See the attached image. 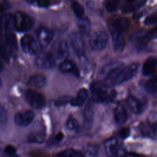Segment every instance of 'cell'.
I'll return each mask as SVG.
<instances>
[{
	"mask_svg": "<svg viewBox=\"0 0 157 157\" xmlns=\"http://www.w3.org/2000/svg\"><path fill=\"white\" fill-rule=\"evenodd\" d=\"M138 68L139 64L136 63H131L126 66L116 63L109 71L105 77V84L107 86H114L128 81L136 75Z\"/></svg>",
	"mask_w": 157,
	"mask_h": 157,
	"instance_id": "6da1fadb",
	"label": "cell"
},
{
	"mask_svg": "<svg viewBox=\"0 0 157 157\" xmlns=\"http://www.w3.org/2000/svg\"><path fill=\"white\" fill-rule=\"evenodd\" d=\"M90 88L92 98L96 102H108L115 96V93L113 91H109L107 86L100 82H93Z\"/></svg>",
	"mask_w": 157,
	"mask_h": 157,
	"instance_id": "7a4b0ae2",
	"label": "cell"
},
{
	"mask_svg": "<svg viewBox=\"0 0 157 157\" xmlns=\"http://www.w3.org/2000/svg\"><path fill=\"white\" fill-rule=\"evenodd\" d=\"M49 52L56 64L58 62L61 63L66 59L68 55V45L65 40H58L53 44Z\"/></svg>",
	"mask_w": 157,
	"mask_h": 157,
	"instance_id": "3957f363",
	"label": "cell"
},
{
	"mask_svg": "<svg viewBox=\"0 0 157 157\" xmlns=\"http://www.w3.org/2000/svg\"><path fill=\"white\" fill-rule=\"evenodd\" d=\"M108 40V36L104 31H96L91 36L90 45L93 50L101 51L106 47Z\"/></svg>",
	"mask_w": 157,
	"mask_h": 157,
	"instance_id": "277c9868",
	"label": "cell"
},
{
	"mask_svg": "<svg viewBox=\"0 0 157 157\" xmlns=\"http://www.w3.org/2000/svg\"><path fill=\"white\" fill-rule=\"evenodd\" d=\"M69 39L75 55L78 58L82 57L84 55L85 43L82 34L78 32H74L70 34Z\"/></svg>",
	"mask_w": 157,
	"mask_h": 157,
	"instance_id": "5b68a950",
	"label": "cell"
},
{
	"mask_svg": "<svg viewBox=\"0 0 157 157\" xmlns=\"http://www.w3.org/2000/svg\"><path fill=\"white\" fill-rule=\"evenodd\" d=\"M25 98L26 102L34 109H41L45 105V99L40 93L29 90L25 92Z\"/></svg>",
	"mask_w": 157,
	"mask_h": 157,
	"instance_id": "8992f818",
	"label": "cell"
},
{
	"mask_svg": "<svg viewBox=\"0 0 157 157\" xmlns=\"http://www.w3.org/2000/svg\"><path fill=\"white\" fill-rule=\"evenodd\" d=\"M15 28L20 32L29 30L33 25L32 20L28 15L23 12H17L13 16Z\"/></svg>",
	"mask_w": 157,
	"mask_h": 157,
	"instance_id": "52a82bcc",
	"label": "cell"
},
{
	"mask_svg": "<svg viewBox=\"0 0 157 157\" xmlns=\"http://www.w3.org/2000/svg\"><path fill=\"white\" fill-rule=\"evenodd\" d=\"M112 39L113 48L115 52H121L124 47L125 40L123 32L115 28L110 26Z\"/></svg>",
	"mask_w": 157,
	"mask_h": 157,
	"instance_id": "ba28073f",
	"label": "cell"
},
{
	"mask_svg": "<svg viewBox=\"0 0 157 157\" xmlns=\"http://www.w3.org/2000/svg\"><path fill=\"white\" fill-rule=\"evenodd\" d=\"M21 47L24 52L29 55H34L37 53L38 47L34 38L29 34L22 37L20 41Z\"/></svg>",
	"mask_w": 157,
	"mask_h": 157,
	"instance_id": "9c48e42d",
	"label": "cell"
},
{
	"mask_svg": "<svg viewBox=\"0 0 157 157\" xmlns=\"http://www.w3.org/2000/svg\"><path fill=\"white\" fill-rule=\"evenodd\" d=\"M34 118L33 111L28 110L24 112L17 113L14 117L15 123L21 127H26L29 125Z\"/></svg>",
	"mask_w": 157,
	"mask_h": 157,
	"instance_id": "30bf717a",
	"label": "cell"
},
{
	"mask_svg": "<svg viewBox=\"0 0 157 157\" xmlns=\"http://www.w3.org/2000/svg\"><path fill=\"white\" fill-rule=\"evenodd\" d=\"M53 37V32L45 27H40L37 31V39L39 45L42 48L47 47Z\"/></svg>",
	"mask_w": 157,
	"mask_h": 157,
	"instance_id": "8fae6325",
	"label": "cell"
},
{
	"mask_svg": "<svg viewBox=\"0 0 157 157\" xmlns=\"http://www.w3.org/2000/svg\"><path fill=\"white\" fill-rule=\"evenodd\" d=\"M36 62L38 67L43 69H50L56 64L49 52L40 53L36 58Z\"/></svg>",
	"mask_w": 157,
	"mask_h": 157,
	"instance_id": "7c38bea8",
	"label": "cell"
},
{
	"mask_svg": "<svg viewBox=\"0 0 157 157\" xmlns=\"http://www.w3.org/2000/svg\"><path fill=\"white\" fill-rule=\"evenodd\" d=\"M126 103L130 110L134 114H140L145 109V103L134 96H128Z\"/></svg>",
	"mask_w": 157,
	"mask_h": 157,
	"instance_id": "4fadbf2b",
	"label": "cell"
},
{
	"mask_svg": "<svg viewBox=\"0 0 157 157\" xmlns=\"http://www.w3.org/2000/svg\"><path fill=\"white\" fill-rule=\"evenodd\" d=\"M105 153L109 157L117 156L119 151V143L117 137H111L104 142Z\"/></svg>",
	"mask_w": 157,
	"mask_h": 157,
	"instance_id": "5bb4252c",
	"label": "cell"
},
{
	"mask_svg": "<svg viewBox=\"0 0 157 157\" xmlns=\"http://www.w3.org/2000/svg\"><path fill=\"white\" fill-rule=\"evenodd\" d=\"M15 28L14 18L10 13H5L0 17V30L3 33L11 32Z\"/></svg>",
	"mask_w": 157,
	"mask_h": 157,
	"instance_id": "9a60e30c",
	"label": "cell"
},
{
	"mask_svg": "<svg viewBox=\"0 0 157 157\" xmlns=\"http://www.w3.org/2000/svg\"><path fill=\"white\" fill-rule=\"evenodd\" d=\"M113 117L117 124H124L128 120V113L126 109L121 104L117 105L113 110Z\"/></svg>",
	"mask_w": 157,
	"mask_h": 157,
	"instance_id": "2e32d148",
	"label": "cell"
},
{
	"mask_svg": "<svg viewBox=\"0 0 157 157\" xmlns=\"http://www.w3.org/2000/svg\"><path fill=\"white\" fill-rule=\"evenodd\" d=\"M157 68V58L150 56L148 58L143 64L142 73L145 76L152 75Z\"/></svg>",
	"mask_w": 157,
	"mask_h": 157,
	"instance_id": "e0dca14e",
	"label": "cell"
},
{
	"mask_svg": "<svg viewBox=\"0 0 157 157\" xmlns=\"http://www.w3.org/2000/svg\"><path fill=\"white\" fill-rule=\"evenodd\" d=\"M94 120V111L92 105L89 103L83 111V126L86 129L91 128Z\"/></svg>",
	"mask_w": 157,
	"mask_h": 157,
	"instance_id": "ac0fdd59",
	"label": "cell"
},
{
	"mask_svg": "<svg viewBox=\"0 0 157 157\" xmlns=\"http://www.w3.org/2000/svg\"><path fill=\"white\" fill-rule=\"evenodd\" d=\"M59 67L63 72L72 74L76 76L79 75V71L72 61L65 59L59 64Z\"/></svg>",
	"mask_w": 157,
	"mask_h": 157,
	"instance_id": "d6986e66",
	"label": "cell"
},
{
	"mask_svg": "<svg viewBox=\"0 0 157 157\" xmlns=\"http://www.w3.org/2000/svg\"><path fill=\"white\" fill-rule=\"evenodd\" d=\"M147 0H132L123 5L121 7L122 12L124 13L134 12L142 7L146 2Z\"/></svg>",
	"mask_w": 157,
	"mask_h": 157,
	"instance_id": "ffe728a7",
	"label": "cell"
},
{
	"mask_svg": "<svg viewBox=\"0 0 157 157\" xmlns=\"http://www.w3.org/2000/svg\"><path fill=\"white\" fill-rule=\"evenodd\" d=\"M129 20L125 17H119L113 19L110 22V26L115 28L122 32L126 31L129 27Z\"/></svg>",
	"mask_w": 157,
	"mask_h": 157,
	"instance_id": "44dd1931",
	"label": "cell"
},
{
	"mask_svg": "<svg viewBox=\"0 0 157 157\" xmlns=\"http://www.w3.org/2000/svg\"><path fill=\"white\" fill-rule=\"evenodd\" d=\"M88 96V91L85 88H81L76 97L72 98L71 100V104L73 106H81L82 105Z\"/></svg>",
	"mask_w": 157,
	"mask_h": 157,
	"instance_id": "7402d4cb",
	"label": "cell"
},
{
	"mask_svg": "<svg viewBox=\"0 0 157 157\" xmlns=\"http://www.w3.org/2000/svg\"><path fill=\"white\" fill-rule=\"evenodd\" d=\"M47 83L46 78L41 74H36L30 77L28 80V84L36 88H42Z\"/></svg>",
	"mask_w": 157,
	"mask_h": 157,
	"instance_id": "603a6c76",
	"label": "cell"
},
{
	"mask_svg": "<svg viewBox=\"0 0 157 157\" xmlns=\"http://www.w3.org/2000/svg\"><path fill=\"white\" fill-rule=\"evenodd\" d=\"M5 37V44L9 47V48L13 52V50L17 48V43L15 36L11 32L4 34Z\"/></svg>",
	"mask_w": 157,
	"mask_h": 157,
	"instance_id": "cb8c5ba5",
	"label": "cell"
},
{
	"mask_svg": "<svg viewBox=\"0 0 157 157\" xmlns=\"http://www.w3.org/2000/svg\"><path fill=\"white\" fill-rule=\"evenodd\" d=\"M12 55V52L9 48L5 43L0 41V58L5 62L8 63L10 56Z\"/></svg>",
	"mask_w": 157,
	"mask_h": 157,
	"instance_id": "d4e9b609",
	"label": "cell"
},
{
	"mask_svg": "<svg viewBox=\"0 0 157 157\" xmlns=\"http://www.w3.org/2000/svg\"><path fill=\"white\" fill-rule=\"evenodd\" d=\"M144 88L147 92L153 94L157 92V78L153 77L147 80L144 84Z\"/></svg>",
	"mask_w": 157,
	"mask_h": 157,
	"instance_id": "484cf974",
	"label": "cell"
},
{
	"mask_svg": "<svg viewBox=\"0 0 157 157\" xmlns=\"http://www.w3.org/2000/svg\"><path fill=\"white\" fill-rule=\"evenodd\" d=\"M139 41L142 44L146 43L147 42L150 41L151 39H156L157 38V26H155L154 28L149 31L148 33H145L142 36H140Z\"/></svg>",
	"mask_w": 157,
	"mask_h": 157,
	"instance_id": "4316f807",
	"label": "cell"
},
{
	"mask_svg": "<svg viewBox=\"0 0 157 157\" xmlns=\"http://www.w3.org/2000/svg\"><path fill=\"white\" fill-rule=\"evenodd\" d=\"M72 10L75 15L79 19H82L84 16V9L83 6L77 1H72L71 3Z\"/></svg>",
	"mask_w": 157,
	"mask_h": 157,
	"instance_id": "83f0119b",
	"label": "cell"
},
{
	"mask_svg": "<svg viewBox=\"0 0 157 157\" xmlns=\"http://www.w3.org/2000/svg\"><path fill=\"white\" fill-rule=\"evenodd\" d=\"M81 32L84 34H88L91 30V23L86 17H83L80 20L78 23Z\"/></svg>",
	"mask_w": 157,
	"mask_h": 157,
	"instance_id": "f1b7e54d",
	"label": "cell"
},
{
	"mask_svg": "<svg viewBox=\"0 0 157 157\" xmlns=\"http://www.w3.org/2000/svg\"><path fill=\"white\" fill-rule=\"evenodd\" d=\"M119 0H105L104 5L107 11L112 13L117 10L119 7Z\"/></svg>",
	"mask_w": 157,
	"mask_h": 157,
	"instance_id": "f546056e",
	"label": "cell"
},
{
	"mask_svg": "<svg viewBox=\"0 0 157 157\" xmlns=\"http://www.w3.org/2000/svg\"><path fill=\"white\" fill-rule=\"evenodd\" d=\"M66 124L67 128L71 131L78 132L80 129L78 121H77L76 119H75L72 116L68 118V119L66 121Z\"/></svg>",
	"mask_w": 157,
	"mask_h": 157,
	"instance_id": "4dcf8cb0",
	"label": "cell"
},
{
	"mask_svg": "<svg viewBox=\"0 0 157 157\" xmlns=\"http://www.w3.org/2000/svg\"><path fill=\"white\" fill-rule=\"evenodd\" d=\"M82 156V153L80 152L73 150V149H67L62 151L56 155V157H80Z\"/></svg>",
	"mask_w": 157,
	"mask_h": 157,
	"instance_id": "1f68e13d",
	"label": "cell"
},
{
	"mask_svg": "<svg viewBox=\"0 0 157 157\" xmlns=\"http://www.w3.org/2000/svg\"><path fill=\"white\" fill-rule=\"evenodd\" d=\"M28 139L31 143H41L44 139V135L41 132H32L29 135Z\"/></svg>",
	"mask_w": 157,
	"mask_h": 157,
	"instance_id": "d6a6232c",
	"label": "cell"
},
{
	"mask_svg": "<svg viewBox=\"0 0 157 157\" xmlns=\"http://www.w3.org/2000/svg\"><path fill=\"white\" fill-rule=\"evenodd\" d=\"M157 23V10L148 16L144 21L146 25H151Z\"/></svg>",
	"mask_w": 157,
	"mask_h": 157,
	"instance_id": "836d02e7",
	"label": "cell"
},
{
	"mask_svg": "<svg viewBox=\"0 0 157 157\" xmlns=\"http://www.w3.org/2000/svg\"><path fill=\"white\" fill-rule=\"evenodd\" d=\"M71 99H72V98L70 96H68L60 97V98H58L57 99H56V101H55V105L56 106H61V105H65V104H67L68 102H70Z\"/></svg>",
	"mask_w": 157,
	"mask_h": 157,
	"instance_id": "e575fe53",
	"label": "cell"
},
{
	"mask_svg": "<svg viewBox=\"0 0 157 157\" xmlns=\"http://www.w3.org/2000/svg\"><path fill=\"white\" fill-rule=\"evenodd\" d=\"M7 121V113L6 109L0 104V124H5Z\"/></svg>",
	"mask_w": 157,
	"mask_h": 157,
	"instance_id": "d590c367",
	"label": "cell"
},
{
	"mask_svg": "<svg viewBox=\"0 0 157 157\" xmlns=\"http://www.w3.org/2000/svg\"><path fill=\"white\" fill-rule=\"evenodd\" d=\"M63 134L61 132L58 133L57 135H56L53 139H51L48 142V145L50 146L54 145L61 142L63 139Z\"/></svg>",
	"mask_w": 157,
	"mask_h": 157,
	"instance_id": "8d00e7d4",
	"label": "cell"
},
{
	"mask_svg": "<svg viewBox=\"0 0 157 157\" xmlns=\"http://www.w3.org/2000/svg\"><path fill=\"white\" fill-rule=\"evenodd\" d=\"M10 7L9 2L7 0L0 1V13L7 10Z\"/></svg>",
	"mask_w": 157,
	"mask_h": 157,
	"instance_id": "74e56055",
	"label": "cell"
},
{
	"mask_svg": "<svg viewBox=\"0 0 157 157\" xmlns=\"http://www.w3.org/2000/svg\"><path fill=\"white\" fill-rule=\"evenodd\" d=\"M5 153L9 156H13L16 153V148L12 145H7L5 148Z\"/></svg>",
	"mask_w": 157,
	"mask_h": 157,
	"instance_id": "f35d334b",
	"label": "cell"
},
{
	"mask_svg": "<svg viewBox=\"0 0 157 157\" xmlns=\"http://www.w3.org/2000/svg\"><path fill=\"white\" fill-rule=\"evenodd\" d=\"M28 1H29L31 2L35 1L39 6L42 7L48 6L50 2V0H28Z\"/></svg>",
	"mask_w": 157,
	"mask_h": 157,
	"instance_id": "ab89813d",
	"label": "cell"
},
{
	"mask_svg": "<svg viewBox=\"0 0 157 157\" xmlns=\"http://www.w3.org/2000/svg\"><path fill=\"white\" fill-rule=\"evenodd\" d=\"M130 134V130L129 128H123L119 132V136L121 139H126Z\"/></svg>",
	"mask_w": 157,
	"mask_h": 157,
	"instance_id": "60d3db41",
	"label": "cell"
},
{
	"mask_svg": "<svg viewBox=\"0 0 157 157\" xmlns=\"http://www.w3.org/2000/svg\"><path fill=\"white\" fill-rule=\"evenodd\" d=\"M86 151L90 155H95L97 153V147L94 145H90L88 147Z\"/></svg>",
	"mask_w": 157,
	"mask_h": 157,
	"instance_id": "b9f144b4",
	"label": "cell"
},
{
	"mask_svg": "<svg viewBox=\"0 0 157 157\" xmlns=\"http://www.w3.org/2000/svg\"><path fill=\"white\" fill-rule=\"evenodd\" d=\"M121 157H144L140 155L132 153H128L123 155Z\"/></svg>",
	"mask_w": 157,
	"mask_h": 157,
	"instance_id": "7bdbcfd3",
	"label": "cell"
},
{
	"mask_svg": "<svg viewBox=\"0 0 157 157\" xmlns=\"http://www.w3.org/2000/svg\"><path fill=\"white\" fill-rule=\"evenodd\" d=\"M151 130H152V133H153L156 136H157V123L151 126Z\"/></svg>",
	"mask_w": 157,
	"mask_h": 157,
	"instance_id": "ee69618b",
	"label": "cell"
},
{
	"mask_svg": "<svg viewBox=\"0 0 157 157\" xmlns=\"http://www.w3.org/2000/svg\"><path fill=\"white\" fill-rule=\"evenodd\" d=\"M2 68H3V65H2V63L1 60V58H0V72L2 71Z\"/></svg>",
	"mask_w": 157,
	"mask_h": 157,
	"instance_id": "f6af8a7d",
	"label": "cell"
},
{
	"mask_svg": "<svg viewBox=\"0 0 157 157\" xmlns=\"http://www.w3.org/2000/svg\"><path fill=\"white\" fill-rule=\"evenodd\" d=\"M1 85H2V82H1V80L0 79V88L1 87Z\"/></svg>",
	"mask_w": 157,
	"mask_h": 157,
	"instance_id": "bcb514c9",
	"label": "cell"
},
{
	"mask_svg": "<svg viewBox=\"0 0 157 157\" xmlns=\"http://www.w3.org/2000/svg\"><path fill=\"white\" fill-rule=\"evenodd\" d=\"M127 1H132V0H127Z\"/></svg>",
	"mask_w": 157,
	"mask_h": 157,
	"instance_id": "7dc6e473",
	"label": "cell"
},
{
	"mask_svg": "<svg viewBox=\"0 0 157 157\" xmlns=\"http://www.w3.org/2000/svg\"><path fill=\"white\" fill-rule=\"evenodd\" d=\"M80 157H83V156H80Z\"/></svg>",
	"mask_w": 157,
	"mask_h": 157,
	"instance_id": "c3c4849f",
	"label": "cell"
}]
</instances>
